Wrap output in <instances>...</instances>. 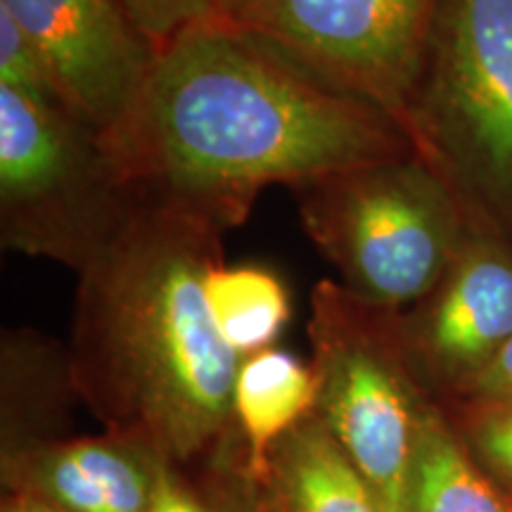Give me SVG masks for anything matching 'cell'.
<instances>
[{"mask_svg":"<svg viewBox=\"0 0 512 512\" xmlns=\"http://www.w3.org/2000/svg\"><path fill=\"white\" fill-rule=\"evenodd\" d=\"M100 140L133 200L223 230L245 223L271 185L418 152L380 107L219 12L159 50L133 105Z\"/></svg>","mask_w":512,"mask_h":512,"instance_id":"1","label":"cell"},{"mask_svg":"<svg viewBox=\"0 0 512 512\" xmlns=\"http://www.w3.org/2000/svg\"><path fill=\"white\" fill-rule=\"evenodd\" d=\"M226 230L188 211L133 200L131 214L79 271L67 344L76 396L105 432L190 465L240 437V358L211 318L204 278Z\"/></svg>","mask_w":512,"mask_h":512,"instance_id":"2","label":"cell"},{"mask_svg":"<svg viewBox=\"0 0 512 512\" xmlns=\"http://www.w3.org/2000/svg\"><path fill=\"white\" fill-rule=\"evenodd\" d=\"M290 190L337 283L401 313L437 287L472 226L458 192L420 152L332 171Z\"/></svg>","mask_w":512,"mask_h":512,"instance_id":"3","label":"cell"},{"mask_svg":"<svg viewBox=\"0 0 512 512\" xmlns=\"http://www.w3.org/2000/svg\"><path fill=\"white\" fill-rule=\"evenodd\" d=\"M306 332L316 415L384 512H408L415 448L439 399L415 368L401 311L368 302L337 280H320Z\"/></svg>","mask_w":512,"mask_h":512,"instance_id":"4","label":"cell"},{"mask_svg":"<svg viewBox=\"0 0 512 512\" xmlns=\"http://www.w3.org/2000/svg\"><path fill=\"white\" fill-rule=\"evenodd\" d=\"M411 138L470 219L512 242V0H444Z\"/></svg>","mask_w":512,"mask_h":512,"instance_id":"5","label":"cell"},{"mask_svg":"<svg viewBox=\"0 0 512 512\" xmlns=\"http://www.w3.org/2000/svg\"><path fill=\"white\" fill-rule=\"evenodd\" d=\"M133 209L100 133L55 100L0 86V242L76 273Z\"/></svg>","mask_w":512,"mask_h":512,"instance_id":"6","label":"cell"},{"mask_svg":"<svg viewBox=\"0 0 512 512\" xmlns=\"http://www.w3.org/2000/svg\"><path fill=\"white\" fill-rule=\"evenodd\" d=\"M441 5L444 0H221L219 15L330 86L380 107L411 138L413 102Z\"/></svg>","mask_w":512,"mask_h":512,"instance_id":"7","label":"cell"},{"mask_svg":"<svg viewBox=\"0 0 512 512\" xmlns=\"http://www.w3.org/2000/svg\"><path fill=\"white\" fill-rule=\"evenodd\" d=\"M46 60L57 98L100 136L128 112L157 50L121 0H0Z\"/></svg>","mask_w":512,"mask_h":512,"instance_id":"8","label":"cell"},{"mask_svg":"<svg viewBox=\"0 0 512 512\" xmlns=\"http://www.w3.org/2000/svg\"><path fill=\"white\" fill-rule=\"evenodd\" d=\"M401 323L420 377L451 401L512 339V242L472 221L444 278Z\"/></svg>","mask_w":512,"mask_h":512,"instance_id":"9","label":"cell"},{"mask_svg":"<svg viewBox=\"0 0 512 512\" xmlns=\"http://www.w3.org/2000/svg\"><path fill=\"white\" fill-rule=\"evenodd\" d=\"M164 467L147 446L102 430L0 453V484L57 512H152Z\"/></svg>","mask_w":512,"mask_h":512,"instance_id":"10","label":"cell"},{"mask_svg":"<svg viewBox=\"0 0 512 512\" xmlns=\"http://www.w3.org/2000/svg\"><path fill=\"white\" fill-rule=\"evenodd\" d=\"M254 486L261 512H384L316 413L278 441Z\"/></svg>","mask_w":512,"mask_h":512,"instance_id":"11","label":"cell"},{"mask_svg":"<svg viewBox=\"0 0 512 512\" xmlns=\"http://www.w3.org/2000/svg\"><path fill=\"white\" fill-rule=\"evenodd\" d=\"M316 375L311 363L271 347L242 358L233 384V420L256 479L278 441L316 413Z\"/></svg>","mask_w":512,"mask_h":512,"instance_id":"12","label":"cell"},{"mask_svg":"<svg viewBox=\"0 0 512 512\" xmlns=\"http://www.w3.org/2000/svg\"><path fill=\"white\" fill-rule=\"evenodd\" d=\"M3 446L15 448L62 439L67 406L79 401L67 349L36 332H5L3 335Z\"/></svg>","mask_w":512,"mask_h":512,"instance_id":"13","label":"cell"},{"mask_svg":"<svg viewBox=\"0 0 512 512\" xmlns=\"http://www.w3.org/2000/svg\"><path fill=\"white\" fill-rule=\"evenodd\" d=\"M512 498L484 472L437 403L415 448L408 512H510Z\"/></svg>","mask_w":512,"mask_h":512,"instance_id":"14","label":"cell"},{"mask_svg":"<svg viewBox=\"0 0 512 512\" xmlns=\"http://www.w3.org/2000/svg\"><path fill=\"white\" fill-rule=\"evenodd\" d=\"M204 297L221 339L240 361L275 347L292 318L285 280L261 264L211 266Z\"/></svg>","mask_w":512,"mask_h":512,"instance_id":"15","label":"cell"},{"mask_svg":"<svg viewBox=\"0 0 512 512\" xmlns=\"http://www.w3.org/2000/svg\"><path fill=\"white\" fill-rule=\"evenodd\" d=\"M152 512H261L242 439L197 463L166 465Z\"/></svg>","mask_w":512,"mask_h":512,"instance_id":"16","label":"cell"},{"mask_svg":"<svg viewBox=\"0 0 512 512\" xmlns=\"http://www.w3.org/2000/svg\"><path fill=\"white\" fill-rule=\"evenodd\" d=\"M448 418L486 475L512 498V408H456Z\"/></svg>","mask_w":512,"mask_h":512,"instance_id":"17","label":"cell"},{"mask_svg":"<svg viewBox=\"0 0 512 512\" xmlns=\"http://www.w3.org/2000/svg\"><path fill=\"white\" fill-rule=\"evenodd\" d=\"M0 86H10L34 98L60 102L46 60L5 8H0Z\"/></svg>","mask_w":512,"mask_h":512,"instance_id":"18","label":"cell"},{"mask_svg":"<svg viewBox=\"0 0 512 512\" xmlns=\"http://www.w3.org/2000/svg\"><path fill=\"white\" fill-rule=\"evenodd\" d=\"M147 41L159 53L166 43L197 19L219 12L221 0H121Z\"/></svg>","mask_w":512,"mask_h":512,"instance_id":"19","label":"cell"},{"mask_svg":"<svg viewBox=\"0 0 512 512\" xmlns=\"http://www.w3.org/2000/svg\"><path fill=\"white\" fill-rule=\"evenodd\" d=\"M451 403L456 408H512V339Z\"/></svg>","mask_w":512,"mask_h":512,"instance_id":"20","label":"cell"},{"mask_svg":"<svg viewBox=\"0 0 512 512\" xmlns=\"http://www.w3.org/2000/svg\"><path fill=\"white\" fill-rule=\"evenodd\" d=\"M0 512H57L50 508V505L34 501V498L19 496V494H5L3 501H0Z\"/></svg>","mask_w":512,"mask_h":512,"instance_id":"21","label":"cell"},{"mask_svg":"<svg viewBox=\"0 0 512 512\" xmlns=\"http://www.w3.org/2000/svg\"><path fill=\"white\" fill-rule=\"evenodd\" d=\"M510 512H512V510H510Z\"/></svg>","mask_w":512,"mask_h":512,"instance_id":"22","label":"cell"}]
</instances>
